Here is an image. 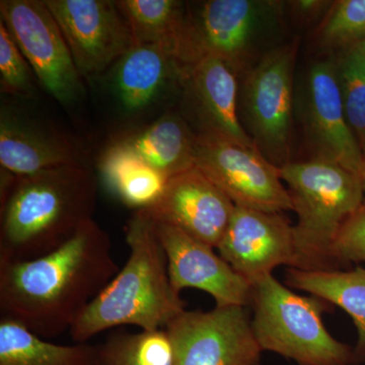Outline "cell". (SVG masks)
Returning a JSON list of instances; mask_svg holds the SVG:
<instances>
[{
    "instance_id": "obj_23",
    "label": "cell",
    "mask_w": 365,
    "mask_h": 365,
    "mask_svg": "<svg viewBox=\"0 0 365 365\" xmlns=\"http://www.w3.org/2000/svg\"><path fill=\"white\" fill-rule=\"evenodd\" d=\"M0 365H98L97 346L55 344L20 323L0 319Z\"/></svg>"
},
{
    "instance_id": "obj_6",
    "label": "cell",
    "mask_w": 365,
    "mask_h": 365,
    "mask_svg": "<svg viewBox=\"0 0 365 365\" xmlns=\"http://www.w3.org/2000/svg\"><path fill=\"white\" fill-rule=\"evenodd\" d=\"M299 40L268 50L241 76L242 127L261 155L276 168L292 163L294 67Z\"/></svg>"
},
{
    "instance_id": "obj_14",
    "label": "cell",
    "mask_w": 365,
    "mask_h": 365,
    "mask_svg": "<svg viewBox=\"0 0 365 365\" xmlns=\"http://www.w3.org/2000/svg\"><path fill=\"white\" fill-rule=\"evenodd\" d=\"M241 76L218 57H203L189 67L180 93V112L196 135L257 150L239 112Z\"/></svg>"
},
{
    "instance_id": "obj_30",
    "label": "cell",
    "mask_w": 365,
    "mask_h": 365,
    "mask_svg": "<svg viewBox=\"0 0 365 365\" xmlns=\"http://www.w3.org/2000/svg\"><path fill=\"white\" fill-rule=\"evenodd\" d=\"M364 201H365V176H364ZM365 205V204H364Z\"/></svg>"
},
{
    "instance_id": "obj_7",
    "label": "cell",
    "mask_w": 365,
    "mask_h": 365,
    "mask_svg": "<svg viewBox=\"0 0 365 365\" xmlns=\"http://www.w3.org/2000/svg\"><path fill=\"white\" fill-rule=\"evenodd\" d=\"M0 20L44 90L63 107L78 106L85 98L86 81L44 0H1Z\"/></svg>"
},
{
    "instance_id": "obj_4",
    "label": "cell",
    "mask_w": 365,
    "mask_h": 365,
    "mask_svg": "<svg viewBox=\"0 0 365 365\" xmlns=\"http://www.w3.org/2000/svg\"><path fill=\"white\" fill-rule=\"evenodd\" d=\"M278 170L297 215L294 268L338 270L334 246L346 220L364 206V180L323 160L292 162Z\"/></svg>"
},
{
    "instance_id": "obj_3",
    "label": "cell",
    "mask_w": 365,
    "mask_h": 365,
    "mask_svg": "<svg viewBox=\"0 0 365 365\" xmlns=\"http://www.w3.org/2000/svg\"><path fill=\"white\" fill-rule=\"evenodd\" d=\"M128 260L102 292L86 307L71 329L72 340L86 343L116 327L143 331L165 329L185 309L170 283L167 257L155 222L134 211L125 227Z\"/></svg>"
},
{
    "instance_id": "obj_16",
    "label": "cell",
    "mask_w": 365,
    "mask_h": 365,
    "mask_svg": "<svg viewBox=\"0 0 365 365\" xmlns=\"http://www.w3.org/2000/svg\"><path fill=\"white\" fill-rule=\"evenodd\" d=\"M155 225L175 292L202 290L213 297L218 307H245L252 302V285L216 255L213 247L172 225Z\"/></svg>"
},
{
    "instance_id": "obj_27",
    "label": "cell",
    "mask_w": 365,
    "mask_h": 365,
    "mask_svg": "<svg viewBox=\"0 0 365 365\" xmlns=\"http://www.w3.org/2000/svg\"><path fill=\"white\" fill-rule=\"evenodd\" d=\"M37 76L0 20V88L2 93L29 98L34 95ZM39 83V81H38Z\"/></svg>"
},
{
    "instance_id": "obj_20",
    "label": "cell",
    "mask_w": 365,
    "mask_h": 365,
    "mask_svg": "<svg viewBox=\"0 0 365 365\" xmlns=\"http://www.w3.org/2000/svg\"><path fill=\"white\" fill-rule=\"evenodd\" d=\"M117 4L128 21L135 44L160 48L186 67L203 58L187 2L118 0Z\"/></svg>"
},
{
    "instance_id": "obj_25",
    "label": "cell",
    "mask_w": 365,
    "mask_h": 365,
    "mask_svg": "<svg viewBox=\"0 0 365 365\" xmlns=\"http://www.w3.org/2000/svg\"><path fill=\"white\" fill-rule=\"evenodd\" d=\"M346 119L365 160V41L333 57Z\"/></svg>"
},
{
    "instance_id": "obj_10",
    "label": "cell",
    "mask_w": 365,
    "mask_h": 365,
    "mask_svg": "<svg viewBox=\"0 0 365 365\" xmlns=\"http://www.w3.org/2000/svg\"><path fill=\"white\" fill-rule=\"evenodd\" d=\"M194 162L235 205L265 212L294 209L278 168L259 150L196 135Z\"/></svg>"
},
{
    "instance_id": "obj_11",
    "label": "cell",
    "mask_w": 365,
    "mask_h": 365,
    "mask_svg": "<svg viewBox=\"0 0 365 365\" xmlns=\"http://www.w3.org/2000/svg\"><path fill=\"white\" fill-rule=\"evenodd\" d=\"M174 365H259L262 349L244 307L185 311L165 328Z\"/></svg>"
},
{
    "instance_id": "obj_1",
    "label": "cell",
    "mask_w": 365,
    "mask_h": 365,
    "mask_svg": "<svg viewBox=\"0 0 365 365\" xmlns=\"http://www.w3.org/2000/svg\"><path fill=\"white\" fill-rule=\"evenodd\" d=\"M109 234L91 220L40 258L0 263V314L49 339L72 328L119 272Z\"/></svg>"
},
{
    "instance_id": "obj_29",
    "label": "cell",
    "mask_w": 365,
    "mask_h": 365,
    "mask_svg": "<svg viewBox=\"0 0 365 365\" xmlns=\"http://www.w3.org/2000/svg\"><path fill=\"white\" fill-rule=\"evenodd\" d=\"M285 4L288 7L290 14L295 21L302 25H312L314 21L323 20L329 9L332 6L333 1L327 0H297L289 1ZM318 26V25H317Z\"/></svg>"
},
{
    "instance_id": "obj_8",
    "label": "cell",
    "mask_w": 365,
    "mask_h": 365,
    "mask_svg": "<svg viewBox=\"0 0 365 365\" xmlns=\"http://www.w3.org/2000/svg\"><path fill=\"white\" fill-rule=\"evenodd\" d=\"M188 68L160 48L134 44L96 81L115 115L135 127L165 106L172 108Z\"/></svg>"
},
{
    "instance_id": "obj_12",
    "label": "cell",
    "mask_w": 365,
    "mask_h": 365,
    "mask_svg": "<svg viewBox=\"0 0 365 365\" xmlns=\"http://www.w3.org/2000/svg\"><path fill=\"white\" fill-rule=\"evenodd\" d=\"M299 103L311 160L336 163L364 180V157L346 119L333 58L311 64Z\"/></svg>"
},
{
    "instance_id": "obj_22",
    "label": "cell",
    "mask_w": 365,
    "mask_h": 365,
    "mask_svg": "<svg viewBox=\"0 0 365 365\" xmlns=\"http://www.w3.org/2000/svg\"><path fill=\"white\" fill-rule=\"evenodd\" d=\"M98 172L108 191L134 211L153 205L169 181L133 153L108 144L98 158Z\"/></svg>"
},
{
    "instance_id": "obj_9",
    "label": "cell",
    "mask_w": 365,
    "mask_h": 365,
    "mask_svg": "<svg viewBox=\"0 0 365 365\" xmlns=\"http://www.w3.org/2000/svg\"><path fill=\"white\" fill-rule=\"evenodd\" d=\"M188 7L203 56L225 60L240 76L261 58L263 33L284 13V2L256 0H208Z\"/></svg>"
},
{
    "instance_id": "obj_28",
    "label": "cell",
    "mask_w": 365,
    "mask_h": 365,
    "mask_svg": "<svg viewBox=\"0 0 365 365\" xmlns=\"http://www.w3.org/2000/svg\"><path fill=\"white\" fill-rule=\"evenodd\" d=\"M336 262H365V205L350 216L341 228L335 246Z\"/></svg>"
},
{
    "instance_id": "obj_18",
    "label": "cell",
    "mask_w": 365,
    "mask_h": 365,
    "mask_svg": "<svg viewBox=\"0 0 365 365\" xmlns=\"http://www.w3.org/2000/svg\"><path fill=\"white\" fill-rule=\"evenodd\" d=\"M66 165H85L69 136L13 107L0 111V168L16 176Z\"/></svg>"
},
{
    "instance_id": "obj_17",
    "label": "cell",
    "mask_w": 365,
    "mask_h": 365,
    "mask_svg": "<svg viewBox=\"0 0 365 365\" xmlns=\"http://www.w3.org/2000/svg\"><path fill=\"white\" fill-rule=\"evenodd\" d=\"M234 209L235 204L215 182L192 168L170 178L160 198L141 210L153 222L179 228L216 249Z\"/></svg>"
},
{
    "instance_id": "obj_5",
    "label": "cell",
    "mask_w": 365,
    "mask_h": 365,
    "mask_svg": "<svg viewBox=\"0 0 365 365\" xmlns=\"http://www.w3.org/2000/svg\"><path fill=\"white\" fill-rule=\"evenodd\" d=\"M294 294L272 274L252 285V328L262 351H271L299 365H350L354 353L336 340L323 323L318 297Z\"/></svg>"
},
{
    "instance_id": "obj_26",
    "label": "cell",
    "mask_w": 365,
    "mask_h": 365,
    "mask_svg": "<svg viewBox=\"0 0 365 365\" xmlns=\"http://www.w3.org/2000/svg\"><path fill=\"white\" fill-rule=\"evenodd\" d=\"M313 37L316 47L335 53L365 41V0L333 1Z\"/></svg>"
},
{
    "instance_id": "obj_21",
    "label": "cell",
    "mask_w": 365,
    "mask_h": 365,
    "mask_svg": "<svg viewBox=\"0 0 365 365\" xmlns=\"http://www.w3.org/2000/svg\"><path fill=\"white\" fill-rule=\"evenodd\" d=\"M287 284L304 290L314 297L344 309L354 321L359 342L354 350V362L365 361V269L351 271H287Z\"/></svg>"
},
{
    "instance_id": "obj_19",
    "label": "cell",
    "mask_w": 365,
    "mask_h": 365,
    "mask_svg": "<svg viewBox=\"0 0 365 365\" xmlns=\"http://www.w3.org/2000/svg\"><path fill=\"white\" fill-rule=\"evenodd\" d=\"M196 135L177 108H170L148 123L118 130L108 145L133 153L170 178L195 168Z\"/></svg>"
},
{
    "instance_id": "obj_15",
    "label": "cell",
    "mask_w": 365,
    "mask_h": 365,
    "mask_svg": "<svg viewBox=\"0 0 365 365\" xmlns=\"http://www.w3.org/2000/svg\"><path fill=\"white\" fill-rule=\"evenodd\" d=\"M216 249L251 285L278 266L294 268L297 260L294 225L287 217L237 205Z\"/></svg>"
},
{
    "instance_id": "obj_24",
    "label": "cell",
    "mask_w": 365,
    "mask_h": 365,
    "mask_svg": "<svg viewBox=\"0 0 365 365\" xmlns=\"http://www.w3.org/2000/svg\"><path fill=\"white\" fill-rule=\"evenodd\" d=\"M97 349L98 365H174V349L165 329L115 332Z\"/></svg>"
},
{
    "instance_id": "obj_2",
    "label": "cell",
    "mask_w": 365,
    "mask_h": 365,
    "mask_svg": "<svg viewBox=\"0 0 365 365\" xmlns=\"http://www.w3.org/2000/svg\"><path fill=\"white\" fill-rule=\"evenodd\" d=\"M97 194L86 165L26 176L0 170V263L33 260L63 246L93 220Z\"/></svg>"
},
{
    "instance_id": "obj_13",
    "label": "cell",
    "mask_w": 365,
    "mask_h": 365,
    "mask_svg": "<svg viewBox=\"0 0 365 365\" xmlns=\"http://www.w3.org/2000/svg\"><path fill=\"white\" fill-rule=\"evenodd\" d=\"M85 81L104 74L133 47L130 26L117 1L44 0Z\"/></svg>"
}]
</instances>
